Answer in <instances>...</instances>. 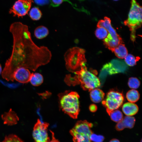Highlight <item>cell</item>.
<instances>
[{"mask_svg": "<svg viewBox=\"0 0 142 142\" xmlns=\"http://www.w3.org/2000/svg\"><path fill=\"white\" fill-rule=\"evenodd\" d=\"M9 31L13 37V49L6 62L2 75L8 81L13 82L17 69L23 67L35 71L40 66L49 63L52 55L47 47H39L34 43L27 25L15 22L10 26Z\"/></svg>", "mask_w": 142, "mask_h": 142, "instance_id": "6da1fadb", "label": "cell"}, {"mask_svg": "<svg viewBox=\"0 0 142 142\" xmlns=\"http://www.w3.org/2000/svg\"><path fill=\"white\" fill-rule=\"evenodd\" d=\"M74 73L75 75L73 77L70 74L66 75L64 80L67 84H80L84 90L89 91L99 87L100 85L98 78L94 74L88 70L85 65Z\"/></svg>", "mask_w": 142, "mask_h": 142, "instance_id": "7a4b0ae2", "label": "cell"}, {"mask_svg": "<svg viewBox=\"0 0 142 142\" xmlns=\"http://www.w3.org/2000/svg\"><path fill=\"white\" fill-rule=\"evenodd\" d=\"M59 104L62 111L71 118H77L79 111V96L75 92L66 91L58 95Z\"/></svg>", "mask_w": 142, "mask_h": 142, "instance_id": "3957f363", "label": "cell"}, {"mask_svg": "<svg viewBox=\"0 0 142 142\" xmlns=\"http://www.w3.org/2000/svg\"><path fill=\"white\" fill-rule=\"evenodd\" d=\"M85 53L84 49L78 47H73L68 50L64 54L67 69L74 73L80 69L87 62Z\"/></svg>", "mask_w": 142, "mask_h": 142, "instance_id": "277c9868", "label": "cell"}, {"mask_svg": "<svg viewBox=\"0 0 142 142\" xmlns=\"http://www.w3.org/2000/svg\"><path fill=\"white\" fill-rule=\"evenodd\" d=\"M131 6L128 18L124 22L131 32L130 38L134 42L135 40L136 30L142 24V7L136 0H131Z\"/></svg>", "mask_w": 142, "mask_h": 142, "instance_id": "5b68a950", "label": "cell"}, {"mask_svg": "<svg viewBox=\"0 0 142 142\" xmlns=\"http://www.w3.org/2000/svg\"><path fill=\"white\" fill-rule=\"evenodd\" d=\"M97 26V27H103L107 31L108 34L103 41L105 45L112 52L116 47L123 43L121 38L112 26L111 20L109 17H105L104 20H99Z\"/></svg>", "mask_w": 142, "mask_h": 142, "instance_id": "8992f818", "label": "cell"}, {"mask_svg": "<svg viewBox=\"0 0 142 142\" xmlns=\"http://www.w3.org/2000/svg\"><path fill=\"white\" fill-rule=\"evenodd\" d=\"M93 124L86 120L78 121L70 133L74 142H91L90 135L93 133L91 129Z\"/></svg>", "mask_w": 142, "mask_h": 142, "instance_id": "52a82bcc", "label": "cell"}, {"mask_svg": "<svg viewBox=\"0 0 142 142\" xmlns=\"http://www.w3.org/2000/svg\"><path fill=\"white\" fill-rule=\"evenodd\" d=\"M124 100V97L121 93L112 90L107 93L102 103L108 111L118 109L122 104Z\"/></svg>", "mask_w": 142, "mask_h": 142, "instance_id": "ba28073f", "label": "cell"}, {"mask_svg": "<svg viewBox=\"0 0 142 142\" xmlns=\"http://www.w3.org/2000/svg\"><path fill=\"white\" fill-rule=\"evenodd\" d=\"M49 125L47 123L38 120L33 131V136L35 142H49L50 141L47 132Z\"/></svg>", "mask_w": 142, "mask_h": 142, "instance_id": "9c48e42d", "label": "cell"}, {"mask_svg": "<svg viewBox=\"0 0 142 142\" xmlns=\"http://www.w3.org/2000/svg\"><path fill=\"white\" fill-rule=\"evenodd\" d=\"M33 2L32 0H18L10 9L9 13L14 16L22 17L28 13Z\"/></svg>", "mask_w": 142, "mask_h": 142, "instance_id": "30bf717a", "label": "cell"}, {"mask_svg": "<svg viewBox=\"0 0 142 142\" xmlns=\"http://www.w3.org/2000/svg\"><path fill=\"white\" fill-rule=\"evenodd\" d=\"M32 74L27 68H20L15 72L14 79L21 83H27L29 81Z\"/></svg>", "mask_w": 142, "mask_h": 142, "instance_id": "8fae6325", "label": "cell"}, {"mask_svg": "<svg viewBox=\"0 0 142 142\" xmlns=\"http://www.w3.org/2000/svg\"><path fill=\"white\" fill-rule=\"evenodd\" d=\"M135 121V119L134 117L126 116L118 122L115 126V128L118 131L122 130L125 128H132L134 126Z\"/></svg>", "mask_w": 142, "mask_h": 142, "instance_id": "7c38bea8", "label": "cell"}, {"mask_svg": "<svg viewBox=\"0 0 142 142\" xmlns=\"http://www.w3.org/2000/svg\"><path fill=\"white\" fill-rule=\"evenodd\" d=\"M1 118L4 121V124L9 125L16 124L19 120L17 114L11 109L2 114Z\"/></svg>", "mask_w": 142, "mask_h": 142, "instance_id": "4fadbf2b", "label": "cell"}, {"mask_svg": "<svg viewBox=\"0 0 142 142\" xmlns=\"http://www.w3.org/2000/svg\"><path fill=\"white\" fill-rule=\"evenodd\" d=\"M122 110L127 116H131L136 114L138 110V107L135 104L131 102H127L122 107Z\"/></svg>", "mask_w": 142, "mask_h": 142, "instance_id": "5bb4252c", "label": "cell"}, {"mask_svg": "<svg viewBox=\"0 0 142 142\" xmlns=\"http://www.w3.org/2000/svg\"><path fill=\"white\" fill-rule=\"evenodd\" d=\"M90 91V98L93 102L99 103L104 99L105 93L101 90L97 88L93 89Z\"/></svg>", "mask_w": 142, "mask_h": 142, "instance_id": "9a60e30c", "label": "cell"}, {"mask_svg": "<svg viewBox=\"0 0 142 142\" xmlns=\"http://www.w3.org/2000/svg\"><path fill=\"white\" fill-rule=\"evenodd\" d=\"M113 52L117 57L120 59L124 58L128 54V50L124 44L122 43L116 47Z\"/></svg>", "mask_w": 142, "mask_h": 142, "instance_id": "2e32d148", "label": "cell"}, {"mask_svg": "<svg viewBox=\"0 0 142 142\" xmlns=\"http://www.w3.org/2000/svg\"><path fill=\"white\" fill-rule=\"evenodd\" d=\"M49 31L46 27L40 26L37 27L35 29L34 35L38 39H42L46 37L48 34Z\"/></svg>", "mask_w": 142, "mask_h": 142, "instance_id": "e0dca14e", "label": "cell"}, {"mask_svg": "<svg viewBox=\"0 0 142 142\" xmlns=\"http://www.w3.org/2000/svg\"><path fill=\"white\" fill-rule=\"evenodd\" d=\"M43 80L42 75L39 73H32L29 81L33 86H37L41 84Z\"/></svg>", "mask_w": 142, "mask_h": 142, "instance_id": "ac0fdd59", "label": "cell"}, {"mask_svg": "<svg viewBox=\"0 0 142 142\" xmlns=\"http://www.w3.org/2000/svg\"><path fill=\"white\" fill-rule=\"evenodd\" d=\"M126 97L129 102L135 103L139 99L140 94L137 90L132 89L128 91L126 94Z\"/></svg>", "mask_w": 142, "mask_h": 142, "instance_id": "d6986e66", "label": "cell"}, {"mask_svg": "<svg viewBox=\"0 0 142 142\" xmlns=\"http://www.w3.org/2000/svg\"><path fill=\"white\" fill-rule=\"evenodd\" d=\"M107 112L111 120L114 122H118L121 120L123 118L122 113L119 110L116 109Z\"/></svg>", "mask_w": 142, "mask_h": 142, "instance_id": "ffe728a7", "label": "cell"}, {"mask_svg": "<svg viewBox=\"0 0 142 142\" xmlns=\"http://www.w3.org/2000/svg\"><path fill=\"white\" fill-rule=\"evenodd\" d=\"M29 15L31 18L33 20L37 21L41 18L42 14L38 8L35 7L32 8L31 9Z\"/></svg>", "mask_w": 142, "mask_h": 142, "instance_id": "44dd1931", "label": "cell"}, {"mask_svg": "<svg viewBox=\"0 0 142 142\" xmlns=\"http://www.w3.org/2000/svg\"><path fill=\"white\" fill-rule=\"evenodd\" d=\"M124 59L125 63L128 65L133 66L136 65V62L140 58L139 57H135L130 54H128Z\"/></svg>", "mask_w": 142, "mask_h": 142, "instance_id": "7402d4cb", "label": "cell"}, {"mask_svg": "<svg viewBox=\"0 0 142 142\" xmlns=\"http://www.w3.org/2000/svg\"><path fill=\"white\" fill-rule=\"evenodd\" d=\"M107 31L103 27H98L95 31V34L96 37L100 39H104L108 34Z\"/></svg>", "mask_w": 142, "mask_h": 142, "instance_id": "603a6c76", "label": "cell"}, {"mask_svg": "<svg viewBox=\"0 0 142 142\" xmlns=\"http://www.w3.org/2000/svg\"><path fill=\"white\" fill-rule=\"evenodd\" d=\"M128 84L130 88L136 89L139 87L140 84V82L139 80L137 78L132 77L129 79Z\"/></svg>", "mask_w": 142, "mask_h": 142, "instance_id": "cb8c5ba5", "label": "cell"}, {"mask_svg": "<svg viewBox=\"0 0 142 142\" xmlns=\"http://www.w3.org/2000/svg\"><path fill=\"white\" fill-rule=\"evenodd\" d=\"M2 142H24L17 135H10L5 137L4 139Z\"/></svg>", "mask_w": 142, "mask_h": 142, "instance_id": "d4e9b609", "label": "cell"}, {"mask_svg": "<svg viewBox=\"0 0 142 142\" xmlns=\"http://www.w3.org/2000/svg\"><path fill=\"white\" fill-rule=\"evenodd\" d=\"M90 139L91 141L94 142H103L105 138L104 136L102 135H98L93 133L90 135Z\"/></svg>", "mask_w": 142, "mask_h": 142, "instance_id": "484cf974", "label": "cell"}, {"mask_svg": "<svg viewBox=\"0 0 142 142\" xmlns=\"http://www.w3.org/2000/svg\"><path fill=\"white\" fill-rule=\"evenodd\" d=\"M35 3L39 5L43 6L48 4L50 0H34Z\"/></svg>", "mask_w": 142, "mask_h": 142, "instance_id": "4316f807", "label": "cell"}, {"mask_svg": "<svg viewBox=\"0 0 142 142\" xmlns=\"http://www.w3.org/2000/svg\"><path fill=\"white\" fill-rule=\"evenodd\" d=\"M90 111L92 112H95L97 109V107L95 104H92L89 107Z\"/></svg>", "mask_w": 142, "mask_h": 142, "instance_id": "83f0119b", "label": "cell"}, {"mask_svg": "<svg viewBox=\"0 0 142 142\" xmlns=\"http://www.w3.org/2000/svg\"><path fill=\"white\" fill-rule=\"evenodd\" d=\"M50 131L52 134V139L51 141H50L49 142H59L58 140L55 138L54 133L51 130Z\"/></svg>", "mask_w": 142, "mask_h": 142, "instance_id": "f1b7e54d", "label": "cell"}, {"mask_svg": "<svg viewBox=\"0 0 142 142\" xmlns=\"http://www.w3.org/2000/svg\"><path fill=\"white\" fill-rule=\"evenodd\" d=\"M53 3L57 5H60L63 2V0H52Z\"/></svg>", "mask_w": 142, "mask_h": 142, "instance_id": "f546056e", "label": "cell"}, {"mask_svg": "<svg viewBox=\"0 0 142 142\" xmlns=\"http://www.w3.org/2000/svg\"><path fill=\"white\" fill-rule=\"evenodd\" d=\"M109 142H120L119 140L116 139H114L111 140Z\"/></svg>", "mask_w": 142, "mask_h": 142, "instance_id": "4dcf8cb0", "label": "cell"}, {"mask_svg": "<svg viewBox=\"0 0 142 142\" xmlns=\"http://www.w3.org/2000/svg\"><path fill=\"white\" fill-rule=\"evenodd\" d=\"M2 72V68L1 64H0V74Z\"/></svg>", "mask_w": 142, "mask_h": 142, "instance_id": "1f68e13d", "label": "cell"}, {"mask_svg": "<svg viewBox=\"0 0 142 142\" xmlns=\"http://www.w3.org/2000/svg\"><path fill=\"white\" fill-rule=\"evenodd\" d=\"M114 1H118V0H113Z\"/></svg>", "mask_w": 142, "mask_h": 142, "instance_id": "d6a6232c", "label": "cell"}]
</instances>
